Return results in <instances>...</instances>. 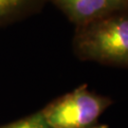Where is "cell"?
I'll return each instance as SVG.
<instances>
[{
  "mask_svg": "<svg viewBox=\"0 0 128 128\" xmlns=\"http://www.w3.org/2000/svg\"><path fill=\"white\" fill-rule=\"evenodd\" d=\"M0 128H51L44 118L41 111L28 115L25 118L1 125Z\"/></svg>",
  "mask_w": 128,
  "mask_h": 128,
  "instance_id": "obj_5",
  "label": "cell"
},
{
  "mask_svg": "<svg viewBox=\"0 0 128 128\" xmlns=\"http://www.w3.org/2000/svg\"><path fill=\"white\" fill-rule=\"evenodd\" d=\"M50 0H0V28L38 14Z\"/></svg>",
  "mask_w": 128,
  "mask_h": 128,
  "instance_id": "obj_4",
  "label": "cell"
},
{
  "mask_svg": "<svg viewBox=\"0 0 128 128\" xmlns=\"http://www.w3.org/2000/svg\"><path fill=\"white\" fill-rule=\"evenodd\" d=\"M73 24L82 26L119 10L111 0H50Z\"/></svg>",
  "mask_w": 128,
  "mask_h": 128,
  "instance_id": "obj_3",
  "label": "cell"
},
{
  "mask_svg": "<svg viewBox=\"0 0 128 128\" xmlns=\"http://www.w3.org/2000/svg\"><path fill=\"white\" fill-rule=\"evenodd\" d=\"M111 104L109 98L82 84L53 100L41 113L51 128H108L100 124L99 119Z\"/></svg>",
  "mask_w": 128,
  "mask_h": 128,
  "instance_id": "obj_2",
  "label": "cell"
},
{
  "mask_svg": "<svg viewBox=\"0 0 128 128\" xmlns=\"http://www.w3.org/2000/svg\"><path fill=\"white\" fill-rule=\"evenodd\" d=\"M124 10L76 27L73 50L79 59L128 66V12Z\"/></svg>",
  "mask_w": 128,
  "mask_h": 128,
  "instance_id": "obj_1",
  "label": "cell"
},
{
  "mask_svg": "<svg viewBox=\"0 0 128 128\" xmlns=\"http://www.w3.org/2000/svg\"><path fill=\"white\" fill-rule=\"evenodd\" d=\"M111 1L119 10L128 8V0H111Z\"/></svg>",
  "mask_w": 128,
  "mask_h": 128,
  "instance_id": "obj_6",
  "label": "cell"
}]
</instances>
